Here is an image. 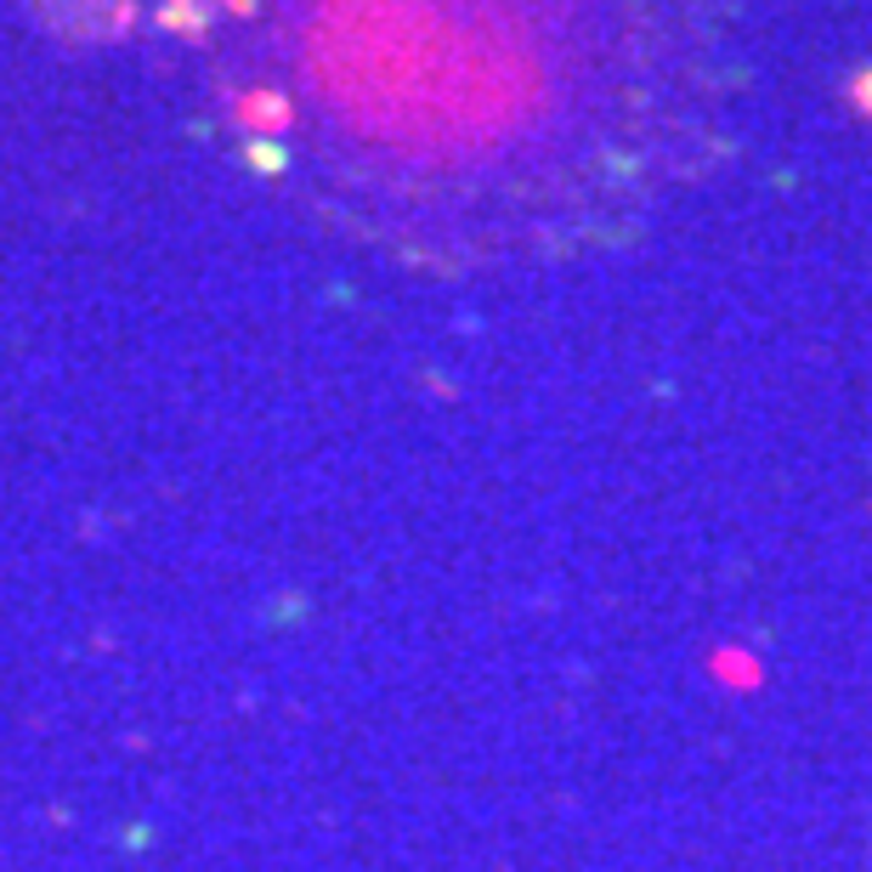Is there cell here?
<instances>
[{"instance_id":"cell-1","label":"cell","mask_w":872,"mask_h":872,"mask_svg":"<svg viewBox=\"0 0 872 872\" xmlns=\"http://www.w3.org/2000/svg\"><path fill=\"white\" fill-rule=\"evenodd\" d=\"M736 0H205L199 57L267 170L443 256L584 244L714 148Z\"/></svg>"}]
</instances>
